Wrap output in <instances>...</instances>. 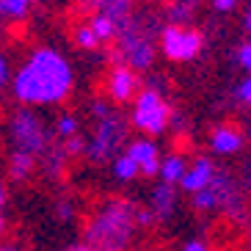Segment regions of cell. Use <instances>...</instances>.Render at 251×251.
<instances>
[{
	"label": "cell",
	"mask_w": 251,
	"mask_h": 251,
	"mask_svg": "<svg viewBox=\"0 0 251 251\" xmlns=\"http://www.w3.org/2000/svg\"><path fill=\"white\" fill-rule=\"evenodd\" d=\"M72 67L61 52L39 47L14 75V97L25 105H52L72 91Z\"/></svg>",
	"instance_id": "6da1fadb"
},
{
	"label": "cell",
	"mask_w": 251,
	"mask_h": 251,
	"mask_svg": "<svg viewBox=\"0 0 251 251\" xmlns=\"http://www.w3.org/2000/svg\"><path fill=\"white\" fill-rule=\"evenodd\" d=\"M138 226V210L125 199H108L86 226V243L94 251H125Z\"/></svg>",
	"instance_id": "7a4b0ae2"
},
{
	"label": "cell",
	"mask_w": 251,
	"mask_h": 251,
	"mask_svg": "<svg viewBox=\"0 0 251 251\" xmlns=\"http://www.w3.org/2000/svg\"><path fill=\"white\" fill-rule=\"evenodd\" d=\"M91 111H94V119H97V130H94V138H91L86 155L94 163H102V160H108V157H113V152L119 149V144L125 138V125H122V119L111 111V105L102 102V100H97V102L91 105Z\"/></svg>",
	"instance_id": "3957f363"
},
{
	"label": "cell",
	"mask_w": 251,
	"mask_h": 251,
	"mask_svg": "<svg viewBox=\"0 0 251 251\" xmlns=\"http://www.w3.org/2000/svg\"><path fill=\"white\" fill-rule=\"evenodd\" d=\"M169 119H171V111L166 100L157 94L155 89H144L138 91L135 97V108H133V125L138 130L149 135H160L166 127H169Z\"/></svg>",
	"instance_id": "277c9868"
},
{
	"label": "cell",
	"mask_w": 251,
	"mask_h": 251,
	"mask_svg": "<svg viewBox=\"0 0 251 251\" xmlns=\"http://www.w3.org/2000/svg\"><path fill=\"white\" fill-rule=\"evenodd\" d=\"M11 138L17 144V152H28V155H42L47 149V133L45 125L39 122L36 113L30 111H17L11 116Z\"/></svg>",
	"instance_id": "5b68a950"
},
{
	"label": "cell",
	"mask_w": 251,
	"mask_h": 251,
	"mask_svg": "<svg viewBox=\"0 0 251 251\" xmlns=\"http://www.w3.org/2000/svg\"><path fill=\"white\" fill-rule=\"evenodd\" d=\"M193 204L196 210H215V207H221L226 213L232 215H240V193L235 191V185L226 174H218L215 171L213 182L207 185L204 191L193 193Z\"/></svg>",
	"instance_id": "8992f818"
},
{
	"label": "cell",
	"mask_w": 251,
	"mask_h": 251,
	"mask_svg": "<svg viewBox=\"0 0 251 251\" xmlns=\"http://www.w3.org/2000/svg\"><path fill=\"white\" fill-rule=\"evenodd\" d=\"M160 47L163 55L171 61H191L201 50V33L193 28H182V25H169L160 33Z\"/></svg>",
	"instance_id": "52a82bcc"
},
{
	"label": "cell",
	"mask_w": 251,
	"mask_h": 251,
	"mask_svg": "<svg viewBox=\"0 0 251 251\" xmlns=\"http://www.w3.org/2000/svg\"><path fill=\"white\" fill-rule=\"evenodd\" d=\"M122 52L127 58V67L133 69H149L155 61V47L147 36H141L135 25H122Z\"/></svg>",
	"instance_id": "ba28073f"
},
{
	"label": "cell",
	"mask_w": 251,
	"mask_h": 251,
	"mask_svg": "<svg viewBox=\"0 0 251 251\" xmlns=\"http://www.w3.org/2000/svg\"><path fill=\"white\" fill-rule=\"evenodd\" d=\"M138 91V77H135L133 67H127V64H116L108 75V94H111L113 102H127V100H133Z\"/></svg>",
	"instance_id": "9c48e42d"
},
{
	"label": "cell",
	"mask_w": 251,
	"mask_h": 251,
	"mask_svg": "<svg viewBox=\"0 0 251 251\" xmlns=\"http://www.w3.org/2000/svg\"><path fill=\"white\" fill-rule=\"evenodd\" d=\"M127 155L141 166V174H147V177L160 174V152H157V147L152 141H144V138L133 141L130 149H127Z\"/></svg>",
	"instance_id": "30bf717a"
},
{
	"label": "cell",
	"mask_w": 251,
	"mask_h": 251,
	"mask_svg": "<svg viewBox=\"0 0 251 251\" xmlns=\"http://www.w3.org/2000/svg\"><path fill=\"white\" fill-rule=\"evenodd\" d=\"M213 177H215L213 163L207 160V157H196V163L185 171V177H182V182H179V185H182L185 191L199 193V191H204L207 185L213 182Z\"/></svg>",
	"instance_id": "8fae6325"
},
{
	"label": "cell",
	"mask_w": 251,
	"mask_h": 251,
	"mask_svg": "<svg viewBox=\"0 0 251 251\" xmlns=\"http://www.w3.org/2000/svg\"><path fill=\"white\" fill-rule=\"evenodd\" d=\"M210 144H213V152H218V155H235L237 149L243 147V133L235 125H221L215 127Z\"/></svg>",
	"instance_id": "7c38bea8"
},
{
	"label": "cell",
	"mask_w": 251,
	"mask_h": 251,
	"mask_svg": "<svg viewBox=\"0 0 251 251\" xmlns=\"http://www.w3.org/2000/svg\"><path fill=\"white\" fill-rule=\"evenodd\" d=\"M152 210H155L157 221H166L174 213V185H169V182L157 185L155 193H152Z\"/></svg>",
	"instance_id": "4fadbf2b"
},
{
	"label": "cell",
	"mask_w": 251,
	"mask_h": 251,
	"mask_svg": "<svg viewBox=\"0 0 251 251\" xmlns=\"http://www.w3.org/2000/svg\"><path fill=\"white\" fill-rule=\"evenodd\" d=\"M97 11L100 14H108L111 20H116L119 28L127 23V17H130V0H100L97 3Z\"/></svg>",
	"instance_id": "5bb4252c"
},
{
	"label": "cell",
	"mask_w": 251,
	"mask_h": 251,
	"mask_svg": "<svg viewBox=\"0 0 251 251\" xmlns=\"http://www.w3.org/2000/svg\"><path fill=\"white\" fill-rule=\"evenodd\" d=\"M185 160L179 155H171V157H166V160L160 163V177H163V182H169V185H174V182H182V177H185Z\"/></svg>",
	"instance_id": "9a60e30c"
},
{
	"label": "cell",
	"mask_w": 251,
	"mask_h": 251,
	"mask_svg": "<svg viewBox=\"0 0 251 251\" xmlns=\"http://www.w3.org/2000/svg\"><path fill=\"white\" fill-rule=\"evenodd\" d=\"M89 25H91V30H94L97 36H100V42H108V39H113L116 36V30H119V23L116 20H111L108 14H91V20H89Z\"/></svg>",
	"instance_id": "2e32d148"
},
{
	"label": "cell",
	"mask_w": 251,
	"mask_h": 251,
	"mask_svg": "<svg viewBox=\"0 0 251 251\" xmlns=\"http://www.w3.org/2000/svg\"><path fill=\"white\" fill-rule=\"evenodd\" d=\"M30 171H33V155H28V152H17V155L11 157V166H8L11 179L23 182L25 177H30Z\"/></svg>",
	"instance_id": "e0dca14e"
},
{
	"label": "cell",
	"mask_w": 251,
	"mask_h": 251,
	"mask_svg": "<svg viewBox=\"0 0 251 251\" xmlns=\"http://www.w3.org/2000/svg\"><path fill=\"white\" fill-rule=\"evenodd\" d=\"M138 171H141V166H138V163H135L130 155H119L116 163H113V174H116L122 182H130V179H135V177H138Z\"/></svg>",
	"instance_id": "ac0fdd59"
},
{
	"label": "cell",
	"mask_w": 251,
	"mask_h": 251,
	"mask_svg": "<svg viewBox=\"0 0 251 251\" xmlns=\"http://www.w3.org/2000/svg\"><path fill=\"white\" fill-rule=\"evenodd\" d=\"M30 8V0H0V14L8 20H23Z\"/></svg>",
	"instance_id": "d6986e66"
},
{
	"label": "cell",
	"mask_w": 251,
	"mask_h": 251,
	"mask_svg": "<svg viewBox=\"0 0 251 251\" xmlns=\"http://www.w3.org/2000/svg\"><path fill=\"white\" fill-rule=\"evenodd\" d=\"M75 45L83 47V50H97L102 42H100V36L91 30V25H80V28H75Z\"/></svg>",
	"instance_id": "ffe728a7"
},
{
	"label": "cell",
	"mask_w": 251,
	"mask_h": 251,
	"mask_svg": "<svg viewBox=\"0 0 251 251\" xmlns=\"http://www.w3.org/2000/svg\"><path fill=\"white\" fill-rule=\"evenodd\" d=\"M55 133H58L64 141L72 138V135H77V119L75 116H61L58 122H55Z\"/></svg>",
	"instance_id": "44dd1931"
},
{
	"label": "cell",
	"mask_w": 251,
	"mask_h": 251,
	"mask_svg": "<svg viewBox=\"0 0 251 251\" xmlns=\"http://www.w3.org/2000/svg\"><path fill=\"white\" fill-rule=\"evenodd\" d=\"M67 149L61 147V149H52L50 157H47V174H52V177H58L61 174V166H64V160H67Z\"/></svg>",
	"instance_id": "7402d4cb"
},
{
	"label": "cell",
	"mask_w": 251,
	"mask_h": 251,
	"mask_svg": "<svg viewBox=\"0 0 251 251\" xmlns=\"http://www.w3.org/2000/svg\"><path fill=\"white\" fill-rule=\"evenodd\" d=\"M64 149H67V155H69V157H75V155H80V152H89V144H86L80 135H72V138H67Z\"/></svg>",
	"instance_id": "603a6c76"
},
{
	"label": "cell",
	"mask_w": 251,
	"mask_h": 251,
	"mask_svg": "<svg viewBox=\"0 0 251 251\" xmlns=\"http://www.w3.org/2000/svg\"><path fill=\"white\" fill-rule=\"evenodd\" d=\"M235 97H237V100H240L243 105H249V108H251V77H246V80L237 86Z\"/></svg>",
	"instance_id": "cb8c5ba5"
},
{
	"label": "cell",
	"mask_w": 251,
	"mask_h": 251,
	"mask_svg": "<svg viewBox=\"0 0 251 251\" xmlns=\"http://www.w3.org/2000/svg\"><path fill=\"white\" fill-rule=\"evenodd\" d=\"M237 61H240V67H243V69H249V72H251V42H246V45L237 50Z\"/></svg>",
	"instance_id": "d4e9b609"
},
{
	"label": "cell",
	"mask_w": 251,
	"mask_h": 251,
	"mask_svg": "<svg viewBox=\"0 0 251 251\" xmlns=\"http://www.w3.org/2000/svg\"><path fill=\"white\" fill-rule=\"evenodd\" d=\"M157 221L155 210H138V226H152Z\"/></svg>",
	"instance_id": "484cf974"
},
{
	"label": "cell",
	"mask_w": 251,
	"mask_h": 251,
	"mask_svg": "<svg viewBox=\"0 0 251 251\" xmlns=\"http://www.w3.org/2000/svg\"><path fill=\"white\" fill-rule=\"evenodd\" d=\"M55 213H58L61 221H67V218H72V204L69 201H58V210Z\"/></svg>",
	"instance_id": "4316f807"
},
{
	"label": "cell",
	"mask_w": 251,
	"mask_h": 251,
	"mask_svg": "<svg viewBox=\"0 0 251 251\" xmlns=\"http://www.w3.org/2000/svg\"><path fill=\"white\" fill-rule=\"evenodd\" d=\"M237 3H240V0H213V6L218 8V11H232Z\"/></svg>",
	"instance_id": "83f0119b"
},
{
	"label": "cell",
	"mask_w": 251,
	"mask_h": 251,
	"mask_svg": "<svg viewBox=\"0 0 251 251\" xmlns=\"http://www.w3.org/2000/svg\"><path fill=\"white\" fill-rule=\"evenodd\" d=\"M8 80V61H6V55H0V86Z\"/></svg>",
	"instance_id": "f1b7e54d"
},
{
	"label": "cell",
	"mask_w": 251,
	"mask_h": 251,
	"mask_svg": "<svg viewBox=\"0 0 251 251\" xmlns=\"http://www.w3.org/2000/svg\"><path fill=\"white\" fill-rule=\"evenodd\" d=\"M77 3H80L83 11H91V14H97V3H100V0H77Z\"/></svg>",
	"instance_id": "f546056e"
},
{
	"label": "cell",
	"mask_w": 251,
	"mask_h": 251,
	"mask_svg": "<svg viewBox=\"0 0 251 251\" xmlns=\"http://www.w3.org/2000/svg\"><path fill=\"white\" fill-rule=\"evenodd\" d=\"M185 251H207V243H201V240H191V243L185 246Z\"/></svg>",
	"instance_id": "4dcf8cb0"
},
{
	"label": "cell",
	"mask_w": 251,
	"mask_h": 251,
	"mask_svg": "<svg viewBox=\"0 0 251 251\" xmlns=\"http://www.w3.org/2000/svg\"><path fill=\"white\" fill-rule=\"evenodd\" d=\"M243 28L251 33V6H249V11H246V17H243Z\"/></svg>",
	"instance_id": "1f68e13d"
},
{
	"label": "cell",
	"mask_w": 251,
	"mask_h": 251,
	"mask_svg": "<svg viewBox=\"0 0 251 251\" xmlns=\"http://www.w3.org/2000/svg\"><path fill=\"white\" fill-rule=\"evenodd\" d=\"M3 201H6V193H3V185H0V207H3Z\"/></svg>",
	"instance_id": "d6a6232c"
},
{
	"label": "cell",
	"mask_w": 251,
	"mask_h": 251,
	"mask_svg": "<svg viewBox=\"0 0 251 251\" xmlns=\"http://www.w3.org/2000/svg\"><path fill=\"white\" fill-rule=\"evenodd\" d=\"M72 251H94V249H89V246H83V249H72Z\"/></svg>",
	"instance_id": "836d02e7"
},
{
	"label": "cell",
	"mask_w": 251,
	"mask_h": 251,
	"mask_svg": "<svg viewBox=\"0 0 251 251\" xmlns=\"http://www.w3.org/2000/svg\"><path fill=\"white\" fill-rule=\"evenodd\" d=\"M0 251H23V249H0Z\"/></svg>",
	"instance_id": "e575fe53"
},
{
	"label": "cell",
	"mask_w": 251,
	"mask_h": 251,
	"mask_svg": "<svg viewBox=\"0 0 251 251\" xmlns=\"http://www.w3.org/2000/svg\"><path fill=\"white\" fill-rule=\"evenodd\" d=\"M0 232H3V218H0Z\"/></svg>",
	"instance_id": "d590c367"
}]
</instances>
